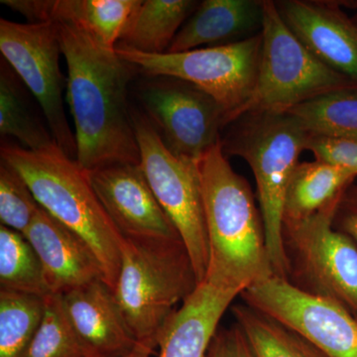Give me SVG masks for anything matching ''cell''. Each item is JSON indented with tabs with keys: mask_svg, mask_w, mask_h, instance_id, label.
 Wrapping results in <instances>:
<instances>
[{
	"mask_svg": "<svg viewBox=\"0 0 357 357\" xmlns=\"http://www.w3.org/2000/svg\"><path fill=\"white\" fill-rule=\"evenodd\" d=\"M357 175L324 160L298 164L291 176L283 206V225L307 220L340 201Z\"/></svg>",
	"mask_w": 357,
	"mask_h": 357,
	"instance_id": "ffe728a7",
	"label": "cell"
},
{
	"mask_svg": "<svg viewBox=\"0 0 357 357\" xmlns=\"http://www.w3.org/2000/svg\"><path fill=\"white\" fill-rule=\"evenodd\" d=\"M229 126L222 139L223 152L245 160L255 174L270 261L275 276L288 281L284 199L311 134L289 112H248Z\"/></svg>",
	"mask_w": 357,
	"mask_h": 357,
	"instance_id": "277c9868",
	"label": "cell"
},
{
	"mask_svg": "<svg viewBox=\"0 0 357 357\" xmlns=\"http://www.w3.org/2000/svg\"><path fill=\"white\" fill-rule=\"evenodd\" d=\"M44 311V298L0 290V357H22Z\"/></svg>",
	"mask_w": 357,
	"mask_h": 357,
	"instance_id": "484cf974",
	"label": "cell"
},
{
	"mask_svg": "<svg viewBox=\"0 0 357 357\" xmlns=\"http://www.w3.org/2000/svg\"><path fill=\"white\" fill-rule=\"evenodd\" d=\"M225 357H255L248 340L236 325L222 331Z\"/></svg>",
	"mask_w": 357,
	"mask_h": 357,
	"instance_id": "4dcf8cb0",
	"label": "cell"
},
{
	"mask_svg": "<svg viewBox=\"0 0 357 357\" xmlns=\"http://www.w3.org/2000/svg\"><path fill=\"white\" fill-rule=\"evenodd\" d=\"M288 112L311 135L357 137V89L319 96Z\"/></svg>",
	"mask_w": 357,
	"mask_h": 357,
	"instance_id": "d4e9b609",
	"label": "cell"
},
{
	"mask_svg": "<svg viewBox=\"0 0 357 357\" xmlns=\"http://www.w3.org/2000/svg\"><path fill=\"white\" fill-rule=\"evenodd\" d=\"M0 155L22 176L40 206L86 241L98 258L103 280L114 291L124 237L96 196L88 171L56 143L37 151L3 145Z\"/></svg>",
	"mask_w": 357,
	"mask_h": 357,
	"instance_id": "3957f363",
	"label": "cell"
},
{
	"mask_svg": "<svg viewBox=\"0 0 357 357\" xmlns=\"http://www.w3.org/2000/svg\"><path fill=\"white\" fill-rule=\"evenodd\" d=\"M0 50L4 60L36 98L58 146L76 160V137L65 110L63 96L67 79L61 70L62 49L55 24H24L1 20Z\"/></svg>",
	"mask_w": 357,
	"mask_h": 357,
	"instance_id": "30bf717a",
	"label": "cell"
},
{
	"mask_svg": "<svg viewBox=\"0 0 357 357\" xmlns=\"http://www.w3.org/2000/svg\"><path fill=\"white\" fill-rule=\"evenodd\" d=\"M40 204L29 185L13 167L0 162L1 225L24 236L38 213Z\"/></svg>",
	"mask_w": 357,
	"mask_h": 357,
	"instance_id": "83f0119b",
	"label": "cell"
},
{
	"mask_svg": "<svg viewBox=\"0 0 357 357\" xmlns=\"http://www.w3.org/2000/svg\"><path fill=\"white\" fill-rule=\"evenodd\" d=\"M206 357H225L222 331H218L215 337H213Z\"/></svg>",
	"mask_w": 357,
	"mask_h": 357,
	"instance_id": "d6a6232c",
	"label": "cell"
},
{
	"mask_svg": "<svg viewBox=\"0 0 357 357\" xmlns=\"http://www.w3.org/2000/svg\"><path fill=\"white\" fill-rule=\"evenodd\" d=\"M88 173L96 196L124 238L182 241L140 164H115Z\"/></svg>",
	"mask_w": 357,
	"mask_h": 357,
	"instance_id": "4fadbf2b",
	"label": "cell"
},
{
	"mask_svg": "<svg viewBox=\"0 0 357 357\" xmlns=\"http://www.w3.org/2000/svg\"><path fill=\"white\" fill-rule=\"evenodd\" d=\"M24 237L38 256L50 294L64 295L91 282L103 280L93 249L41 206Z\"/></svg>",
	"mask_w": 357,
	"mask_h": 357,
	"instance_id": "9a60e30c",
	"label": "cell"
},
{
	"mask_svg": "<svg viewBox=\"0 0 357 357\" xmlns=\"http://www.w3.org/2000/svg\"><path fill=\"white\" fill-rule=\"evenodd\" d=\"M43 319L22 357H89L95 354L70 323L62 296L44 298Z\"/></svg>",
	"mask_w": 357,
	"mask_h": 357,
	"instance_id": "4316f807",
	"label": "cell"
},
{
	"mask_svg": "<svg viewBox=\"0 0 357 357\" xmlns=\"http://www.w3.org/2000/svg\"><path fill=\"white\" fill-rule=\"evenodd\" d=\"M232 312L255 357H328L302 333L246 303Z\"/></svg>",
	"mask_w": 357,
	"mask_h": 357,
	"instance_id": "7402d4cb",
	"label": "cell"
},
{
	"mask_svg": "<svg viewBox=\"0 0 357 357\" xmlns=\"http://www.w3.org/2000/svg\"><path fill=\"white\" fill-rule=\"evenodd\" d=\"M140 167L191 257L199 284L206 279L208 236L199 163L175 156L146 115L133 112Z\"/></svg>",
	"mask_w": 357,
	"mask_h": 357,
	"instance_id": "9c48e42d",
	"label": "cell"
},
{
	"mask_svg": "<svg viewBox=\"0 0 357 357\" xmlns=\"http://www.w3.org/2000/svg\"><path fill=\"white\" fill-rule=\"evenodd\" d=\"M277 10L290 31L319 61L357 83V15L340 1L279 0Z\"/></svg>",
	"mask_w": 357,
	"mask_h": 357,
	"instance_id": "5bb4252c",
	"label": "cell"
},
{
	"mask_svg": "<svg viewBox=\"0 0 357 357\" xmlns=\"http://www.w3.org/2000/svg\"><path fill=\"white\" fill-rule=\"evenodd\" d=\"M51 22L67 63V102L76 128V161L88 172L115 164H140L128 98L135 68L116 49L102 46L79 26Z\"/></svg>",
	"mask_w": 357,
	"mask_h": 357,
	"instance_id": "6da1fadb",
	"label": "cell"
},
{
	"mask_svg": "<svg viewBox=\"0 0 357 357\" xmlns=\"http://www.w3.org/2000/svg\"><path fill=\"white\" fill-rule=\"evenodd\" d=\"M263 0H204L188 18L166 53L222 46L262 31Z\"/></svg>",
	"mask_w": 357,
	"mask_h": 357,
	"instance_id": "ac0fdd59",
	"label": "cell"
},
{
	"mask_svg": "<svg viewBox=\"0 0 357 357\" xmlns=\"http://www.w3.org/2000/svg\"><path fill=\"white\" fill-rule=\"evenodd\" d=\"M208 262L204 281L241 295L275 276L255 195L230 166L222 142L199 162Z\"/></svg>",
	"mask_w": 357,
	"mask_h": 357,
	"instance_id": "7a4b0ae2",
	"label": "cell"
},
{
	"mask_svg": "<svg viewBox=\"0 0 357 357\" xmlns=\"http://www.w3.org/2000/svg\"><path fill=\"white\" fill-rule=\"evenodd\" d=\"M338 202L283 225L288 281L302 292L337 303L357 319V246L333 229Z\"/></svg>",
	"mask_w": 357,
	"mask_h": 357,
	"instance_id": "ba28073f",
	"label": "cell"
},
{
	"mask_svg": "<svg viewBox=\"0 0 357 357\" xmlns=\"http://www.w3.org/2000/svg\"><path fill=\"white\" fill-rule=\"evenodd\" d=\"M249 306L302 333L328 357H357V319L333 301L314 297L272 276L246 289Z\"/></svg>",
	"mask_w": 357,
	"mask_h": 357,
	"instance_id": "7c38bea8",
	"label": "cell"
},
{
	"mask_svg": "<svg viewBox=\"0 0 357 357\" xmlns=\"http://www.w3.org/2000/svg\"><path fill=\"white\" fill-rule=\"evenodd\" d=\"M31 23L67 21L115 50L139 0H1Z\"/></svg>",
	"mask_w": 357,
	"mask_h": 357,
	"instance_id": "d6986e66",
	"label": "cell"
},
{
	"mask_svg": "<svg viewBox=\"0 0 357 357\" xmlns=\"http://www.w3.org/2000/svg\"><path fill=\"white\" fill-rule=\"evenodd\" d=\"M22 81L4 59L0 66V133L11 136L32 151L55 142L50 128L34 114L26 100ZM57 144V143H56Z\"/></svg>",
	"mask_w": 357,
	"mask_h": 357,
	"instance_id": "603a6c76",
	"label": "cell"
},
{
	"mask_svg": "<svg viewBox=\"0 0 357 357\" xmlns=\"http://www.w3.org/2000/svg\"><path fill=\"white\" fill-rule=\"evenodd\" d=\"M333 229L342 232L357 246V184L352 183L338 202L333 218Z\"/></svg>",
	"mask_w": 357,
	"mask_h": 357,
	"instance_id": "f546056e",
	"label": "cell"
},
{
	"mask_svg": "<svg viewBox=\"0 0 357 357\" xmlns=\"http://www.w3.org/2000/svg\"><path fill=\"white\" fill-rule=\"evenodd\" d=\"M140 98L147 119L175 156L199 163L222 142L227 112L198 86L156 77L141 89Z\"/></svg>",
	"mask_w": 357,
	"mask_h": 357,
	"instance_id": "8fae6325",
	"label": "cell"
},
{
	"mask_svg": "<svg viewBox=\"0 0 357 357\" xmlns=\"http://www.w3.org/2000/svg\"><path fill=\"white\" fill-rule=\"evenodd\" d=\"M0 286L45 298L49 295L38 256L23 234L0 227Z\"/></svg>",
	"mask_w": 357,
	"mask_h": 357,
	"instance_id": "cb8c5ba5",
	"label": "cell"
},
{
	"mask_svg": "<svg viewBox=\"0 0 357 357\" xmlns=\"http://www.w3.org/2000/svg\"><path fill=\"white\" fill-rule=\"evenodd\" d=\"M237 296L206 281L199 284L160 330L158 357H206L220 319Z\"/></svg>",
	"mask_w": 357,
	"mask_h": 357,
	"instance_id": "2e32d148",
	"label": "cell"
},
{
	"mask_svg": "<svg viewBox=\"0 0 357 357\" xmlns=\"http://www.w3.org/2000/svg\"><path fill=\"white\" fill-rule=\"evenodd\" d=\"M89 357H119V356H107V354H98V352H95V354H91Z\"/></svg>",
	"mask_w": 357,
	"mask_h": 357,
	"instance_id": "836d02e7",
	"label": "cell"
},
{
	"mask_svg": "<svg viewBox=\"0 0 357 357\" xmlns=\"http://www.w3.org/2000/svg\"><path fill=\"white\" fill-rule=\"evenodd\" d=\"M191 257L182 241L124 238L114 290L137 342L156 340L167 319L198 287Z\"/></svg>",
	"mask_w": 357,
	"mask_h": 357,
	"instance_id": "5b68a950",
	"label": "cell"
},
{
	"mask_svg": "<svg viewBox=\"0 0 357 357\" xmlns=\"http://www.w3.org/2000/svg\"><path fill=\"white\" fill-rule=\"evenodd\" d=\"M157 347L156 340H140L124 357H151Z\"/></svg>",
	"mask_w": 357,
	"mask_h": 357,
	"instance_id": "1f68e13d",
	"label": "cell"
},
{
	"mask_svg": "<svg viewBox=\"0 0 357 357\" xmlns=\"http://www.w3.org/2000/svg\"><path fill=\"white\" fill-rule=\"evenodd\" d=\"M262 36L181 53L144 54L116 47L122 59L146 76L175 77L198 86L236 121L255 89Z\"/></svg>",
	"mask_w": 357,
	"mask_h": 357,
	"instance_id": "52a82bcc",
	"label": "cell"
},
{
	"mask_svg": "<svg viewBox=\"0 0 357 357\" xmlns=\"http://www.w3.org/2000/svg\"><path fill=\"white\" fill-rule=\"evenodd\" d=\"M263 11L257 79L236 119L248 112H288L319 96L357 89L356 81L307 50L282 20L275 1L263 0Z\"/></svg>",
	"mask_w": 357,
	"mask_h": 357,
	"instance_id": "8992f818",
	"label": "cell"
},
{
	"mask_svg": "<svg viewBox=\"0 0 357 357\" xmlns=\"http://www.w3.org/2000/svg\"><path fill=\"white\" fill-rule=\"evenodd\" d=\"M307 150L311 151L316 159L344 167L357 175V137L311 135Z\"/></svg>",
	"mask_w": 357,
	"mask_h": 357,
	"instance_id": "f1b7e54d",
	"label": "cell"
},
{
	"mask_svg": "<svg viewBox=\"0 0 357 357\" xmlns=\"http://www.w3.org/2000/svg\"><path fill=\"white\" fill-rule=\"evenodd\" d=\"M61 296L70 323L93 351L124 357L137 344L114 291L102 279Z\"/></svg>",
	"mask_w": 357,
	"mask_h": 357,
	"instance_id": "e0dca14e",
	"label": "cell"
},
{
	"mask_svg": "<svg viewBox=\"0 0 357 357\" xmlns=\"http://www.w3.org/2000/svg\"><path fill=\"white\" fill-rule=\"evenodd\" d=\"M197 6L198 2L192 0H139L116 47L144 54L166 53Z\"/></svg>",
	"mask_w": 357,
	"mask_h": 357,
	"instance_id": "44dd1931",
	"label": "cell"
}]
</instances>
